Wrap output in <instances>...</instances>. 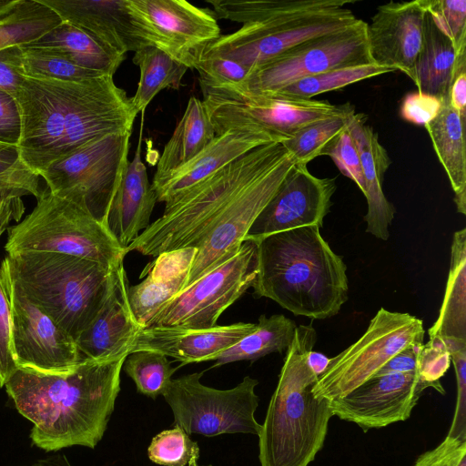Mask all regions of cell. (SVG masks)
Here are the masks:
<instances>
[{"mask_svg":"<svg viewBox=\"0 0 466 466\" xmlns=\"http://www.w3.org/2000/svg\"><path fill=\"white\" fill-rule=\"evenodd\" d=\"M13 96L21 116L20 158L37 176L93 139L132 133L137 116L113 76L80 81L22 76Z\"/></svg>","mask_w":466,"mask_h":466,"instance_id":"obj_1","label":"cell"},{"mask_svg":"<svg viewBox=\"0 0 466 466\" xmlns=\"http://www.w3.org/2000/svg\"><path fill=\"white\" fill-rule=\"evenodd\" d=\"M127 357L83 360L60 373L17 368L5 387L18 412L33 423V444L46 451L94 449L114 411Z\"/></svg>","mask_w":466,"mask_h":466,"instance_id":"obj_2","label":"cell"},{"mask_svg":"<svg viewBox=\"0 0 466 466\" xmlns=\"http://www.w3.org/2000/svg\"><path fill=\"white\" fill-rule=\"evenodd\" d=\"M216 18L243 24L220 35L195 57H224L253 69L309 39L360 21L351 0H206Z\"/></svg>","mask_w":466,"mask_h":466,"instance_id":"obj_3","label":"cell"},{"mask_svg":"<svg viewBox=\"0 0 466 466\" xmlns=\"http://www.w3.org/2000/svg\"><path fill=\"white\" fill-rule=\"evenodd\" d=\"M256 298L272 299L295 316L325 319L348 300L347 266L318 226L301 227L253 240Z\"/></svg>","mask_w":466,"mask_h":466,"instance_id":"obj_4","label":"cell"},{"mask_svg":"<svg viewBox=\"0 0 466 466\" xmlns=\"http://www.w3.org/2000/svg\"><path fill=\"white\" fill-rule=\"evenodd\" d=\"M316 341L312 325L296 327L258 435L261 466H309L323 447L333 413L312 393L318 377L307 360Z\"/></svg>","mask_w":466,"mask_h":466,"instance_id":"obj_5","label":"cell"},{"mask_svg":"<svg viewBox=\"0 0 466 466\" xmlns=\"http://www.w3.org/2000/svg\"><path fill=\"white\" fill-rule=\"evenodd\" d=\"M118 267L107 268L96 261L44 251L6 253L1 266L75 341L104 305Z\"/></svg>","mask_w":466,"mask_h":466,"instance_id":"obj_6","label":"cell"},{"mask_svg":"<svg viewBox=\"0 0 466 466\" xmlns=\"http://www.w3.org/2000/svg\"><path fill=\"white\" fill-rule=\"evenodd\" d=\"M258 147L208 178L165 203L162 216L126 248L157 257L163 252L194 247L235 196L255 176L276 144Z\"/></svg>","mask_w":466,"mask_h":466,"instance_id":"obj_7","label":"cell"},{"mask_svg":"<svg viewBox=\"0 0 466 466\" xmlns=\"http://www.w3.org/2000/svg\"><path fill=\"white\" fill-rule=\"evenodd\" d=\"M32 212L8 228L6 253L44 251L96 261L107 268L123 263L127 255L109 231L86 210L42 190Z\"/></svg>","mask_w":466,"mask_h":466,"instance_id":"obj_8","label":"cell"},{"mask_svg":"<svg viewBox=\"0 0 466 466\" xmlns=\"http://www.w3.org/2000/svg\"><path fill=\"white\" fill-rule=\"evenodd\" d=\"M201 90L216 136L228 130L264 131L287 140L311 123L355 112L350 103L251 93L234 85Z\"/></svg>","mask_w":466,"mask_h":466,"instance_id":"obj_9","label":"cell"},{"mask_svg":"<svg viewBox=\"0 0 466 466\" xmlns=\"http://www.w3.org/2000/svg\"><path fill=\"white\" fill-rule=\"evenodd\" d=\"M131 133L93 139L39 174L49 191L81 207L106 226L108 211L128 163Z\"/></svg>","mask_w":466,"mask_h":466,"instance_id":"obj_10","label":"cell"},{"mask_svg":"<svg viewBox=\"0 0 466 466\" xmlns=\"http://www.w3.org/2000/svg\"><path fill=\"white\" fill-rule=\"evenodd\" d=\"M423 321L380 309L363 335L333 358L312 387L315 398H342L372 378L396 354L423 344Z\"/></svg>","mask_w":466,"mask_h":466,"instance_id":"obj_11","label":"cell"},{"mask_svg":"<svg viewBox=\"0 0 466 466\" xmlns=\"http://www.w3.org/2000/svg\"><path fill=\"white\" fill-rule=\"evenodd\" d=\"M202 374L194 372L172 379L164 391L174 415V425L188 435H258L261 424L255 419L259 401L255 388L258 380L246 376L232 389L218 390L202 384Z\"/></svg>","mask_w":466,"mask_h":466,"instance_id":"obj_12","label":"cell"},{"mask_svg":"<svg viewBox=\"0 0 466 466\" xmlns=\"http://www.w3.org/2000/svg\"><path fill=\"white\" fill-rule=\"evenodd\" d=\"M296 163L282 143L235 196L197 246L185 289L240 248L253 222Z\"/></svg>","mask_w":466,"mask_h":466,"instance_id":"obj_13","label":"cell"},{"mask_svg":"<svg viewBox=\"0 0 466 466\" xmlns=\"http://www.w3.org/2000/svg\"><path fill=\"white\" fill-rule=\"evenodd\" d=\"M256 254L255 241L244 240L234 256L167 301L147 327L208 329L216 326L221 314L251 288L257 273Z\"/></svg>","mask_w":466,"mask_h":466,"instance_id":"obj_14","label":"cell"},{"mask_svg":"<svg viewBox=\"0 0 466 466\" xmlns=\"http://www.w3.org/2000/svg\"><path fill=\"white\" fill-rule=\"evenodd\" d=\"M368 23L302 42L253 69L239 85L251 93L273 94L305 77L346 66L373 63L368 48Z\"/></svg>","mask_w":466,"mask_h":466,"instance_id":"obj_15","label":"cell"},{"mask_svg":"<svg viewBox=\"0 0 466 466\" xmlns=\"http://www.w3.org/2000/svg\"><path fill=\"white\" fill-rule=\"evenodd\" d=\"M127 5L149 46L190 69L196 54L220 36L209 8L185 0H127Z\"/></svg>","mask_w":466,"mask_h":466,"instance_id":"obj_16","label":"cell"},{"mask_svg":"<svg viewBox=\"0 0 466 466\" xmlns=\"http://www.w3.org/2000/svg\"><path fill=\"white\" fill-rule=\"evenodd\" d=\"M5 277L12 308L11 345L17 368L43 373L74 368L80 362L76 341Z\"/></svg>","mask_w":466,"mask_h":466,"instance_id":"obj_17","label":"cell"},{"mask_svg":"<svg viewBox=\"0 0 466 466\" xmlns=\"http://www.w3.org/2000/svg\"><path fill=\"white\" fill-rule=\"evenodd\" d=\"M336 179L312 175L307 165L295 163L276 194L257 217L244 240L301 227L323 226L332 206Z\"/></svg>","mask_w":466,"mask_h":466,"instance_id":"obj_18","label":"cell"},{"mask_svg":"<svg viewBox=\"0 0 466 466\" xmlns=\"http://www.w3.org/2000/svg\"><path fill=\"white\" fill-rule=\"evenodd\" d=\"M432 386L418 371L374 376L346 396L329 400L333 416L364 431L410 418L422 392Z\"/></svg>","mask_w":466,"mask_h":466,"instance_id":"obj_19","label":"cell"},{"mask_svg":"<svg viewBox=\"0 0 466 466\" xmlns=\"http://www.w3.org/2000/svg\"><path fill=\"white\" fill-rule=\"evenodd\" d=\"M425 14L422 0L379 5L367 28L372 62L410 78L422 46Z\"/></svg>","mask_w":466,"mask_h":466,"instance_id":"obj_20","label":"cell"},{"mask_svg":"<svg viewBox=\"0 0 466 466\" xmlns=\"http://www.w3.org/2000/svg\"><path fill=\"white\" fill-rule=\"evenodd\" d=\"M60 17L126 55L149 46L127 0H40Z\"/></svg>","mask_w":466,"mask_h":466,"instance_id":"obj_21","label":"cell"},{"mask_svg":"<svg viewBox=\"0 0 466 466\" xmlns=\"http://www.w3.org/2000/svg\"><path fill=\"white\" fill-rule=\"evenodd\" d=\"M257 323L238 322L208 329L147 327L136 336L130 353L151 350L182 364L215 360L225 350L251 333Z\"/></svg>","mask_w":466,"mask_h":466,"instance_id":"obj_22","label":"cell"},{"mask_svg":"<svg viewBox=\"0 0 466 466\" xmlns=\"http://www.w3.org/2000/svg\"><path fill=\"white\" fill-rule=\"evenodd\" d=\"M128 286L123 263L117 268L110 293L98 314L76 340L80 361L117 360L130 354L142 327L130 310Z\"/></svg>","mask_w":466,"mask_h":466,"instance_id":"obj_23","label":"cell"},{"mask_svg":"<svg viewBox=\"0 0 466 466\" xmlns=\"http://www.w3.org/2000/svg\"><path fill=\"white\" fill-rule=\"evenodd\" d=\"M286 139L264 131L228 130L218 135L198 155L158 180L152 188L158 202H167L248 152Z\"/></svg>","mask_w":466,"mask_h":466,"instance_id":"obj_24","label":"cell"},{"mask_svg":"<svg viewBox=\"0 0 466 466\" xmlns=\"http://www.w3.org/2000/svg\"><path fill=\"white\" fill-rule=\"evenodd\" d=\"M197 253L189 247L158 254L142 270L143 279L128 286L127 299L136 321L147 328L157 312L185 289Z\"/></svg>","mask_w":466,"mask_h":466,"instance_id":"obj_25","label":"cell"},{"mask_svg":"<svg viewBox=\"0 0 466 466\" xmlns=\"http://www.w3.org/2000/svg\"><path fill=\"white\" fill-rule=\"evenodd\" d=\"M143 122L144 117L135 156L125 168L106 219L109 231L125 249L150 225L157 202L141 157Z\"/></svg>","mask_w":466,"mask_h":466,"instance_id":"obj_26","label":"cell"},{"mask_svg":"<svg viewBox=\"0 0 466 466\" xmlns=\"http://www.w3.org/2000/svg\"><path fill=\"white\" fill-rule=\"evenodd\" d=\"M348 128L359 151L366 184V232L377 238L387 240L390 237L389 227L392 223L396 210L383 193L382 182L391 160L387 150L380 143L378 134L366 124L364 114H353Z\"/></svg>","mask_w":466,"mask_h":466,"instance_id":"obj_27","label":"cell"},{"mask_svg":"<svg viewBox=\"0 0 466 466\" xmlns=\"http://www.w3.org/2000/svg\"><path fill=\"white\" fill-rule=\"evenodd\" d=\"M466 69V52H457L451 41L426 12L422 46L410 79L417 91L444 99L456 76Z\"/></svg>","mask_w":466,"mask_h":466,"instance_id":"obj_28","label":"cell"},{"mask_svg":"<svg viewBox=\"0 0 466 466\" xmlns=\"http://www.w3.org/2000/svg\"><path fill=\"white\" fill-rule=\"evenodd\" d=\"M465 123L451 106L448 96L441 100L437 116L424 126L454 192L457 211L462 215H466Z\"/></svg>","mask_w":466,"mask_h":466,"instance_id":"obj_29","label":"cell"},{"mask_svg":"<svg viewBox=\"0 0 466 466\" xmlns=\"http://www.w3.org/2000/svg\"><path fill=\"white\" fill-rule=\"evenodd\" d=\"M28 46L55 53L80 67L108 76H114L125 59V55L66 22Z\"/></svg>","mask_w":466,"mask_h":466,"instance_id":"obj_30","label":"cell"},{"mask_svg":"<svg viewBox=\"0 0 466 466\" xmlns=\"http://www.w3.org/2000/svg\"><path fill=\"white\" fill-rule=\"evenodd\" d=\"M216 137L202 100L190 96L183 116L158 158L153 181L188 162Z\"/></svg>","mask_w":466,"mask_h":466,"instance_id":"obj_31","label":"cell"},{"mask_svg":"<svg viewBox=\"0 0 466 466\" xmlns=\"http://www.w3.org/2000/svg\"><path fill=\"white\" fill-rule=\"evenodd\" d=\"M430 339L466 341V228L453 234L451 265L437 320L428 330Z\"/></svg>","mask_w":466,"mask_h":466,"instance_id":"obj_32","label":"cell"},{"mask_svg":"<svg viewBox=\"0 0 466 466\" xmlns=\"http://www.w3.org/2000/svg\"><path fill=\"white\" fill-rule=\"evenodd\" d=\"M296 327L295 321L283 314L261 315L256 329L220 353L212 368L235 361L256 360L273 352L286 353L293 340Z\"/></svg>","mask_w":466,"mask_h":466,"instance_id":"obj_33","label":"cell"},{"mask_svg":"<svg viewBox=\"0 0 466 466\" xmlns=\"http://www.w3.org/2000/svg\"><path fill=\"white\" fill-rule=\"evenodd\" d=\"M133 63L140 71L137 92L131 97L137 114L144 112L161 90L179 89L182 78L188 69L167 53L152 46L136 51Z\"/></svg>","mask_w":466,"mask_h":466,"instance_id":"obj_34","label":"cell"},{"mask_svg":"<svg viewBox=\"0 0 466 466\" xmlns=\"http://www.w3.org/2000/svg\"><path fill=\"white\" fill-rule=\"evenodd\" d=\"M61 23L56 13L40 0H18L0 17V51L31 44Z\"/></svg>","mask_w":466,"mask_h":466,"instance_id":"obj_35","label":"cell"},{"mask_svg":"<svg viewBox=\"0 0 466 466\" xmlns=\"http://www.w3.org/2000/svg\"><path fill=\"white\" fill-rule=\"evenodd\" d=\"M5 54L14 69L27 77L80 81L108 76L80 67L59 55L28 45L6 48Z\"/></svg>","mask_w":466,"mask_h":466,"instance_id":"obj_36","label":"cell"},{"mask_svg":"<svg viewBox=\"0 0 466 466\" xmlns=\"http://www.w3.org/2000/svg\"><path fill=\"white\" fill-rule=\"evenodd\" d=\"M356 112L340 114L311 123L295 132L282 145L297 163L308 165L324 156L339 136L349 127Z\"/></svg>","mask_w":466,"mask_h":466,"instance_id":"obj_37","label":"cell"},{"mask_svg":"<svg viewBox=\"0 0 466 466\" xmlns=\"http://www.w3.org/2000/svg\"><path fill=\"white\" fill-rule=\"evenodd\" d=\"M393 71L374 63L339 67L305 77L273 94L311 99L317 95Z\"/></svg>","mask_w":466,"mask_h":466,"instance_id":"obj_38","label":"cell"},{"mask_svg":"<svg viewBox=\"0 0 466 466\" xmlns=\"http://www.w3.org/2000/svg\"><path fill=\"white\" fill-rule=\"evenodd\" d=\"M122 368L135 382L137 392L153 400L163 395L177 369L171 367L167 356L151 350L130 353Z\"/></svg>","mask_w":466,"mask_h":466,"instance_id":"obj_39","label":"cell"},{"mask_svg":"<svg viewBox=\"0 0 466 466\" xmlns=\"http://www.w3.org/2000/svg\"><path fill=\"white\" fill-rule=\"evenodd\" d=\"M147 456L161 466H198L200 450L182 428L174 425L153 437Z\"/></svg>","mask_w":466,"mask_h":466,"instance_id":"obj_40","label":"cell"},{"mask_svg":"<svg viewBox=\"0 0 466 466\" xmlns=\"http://www.w3.org/2000/svg\"><path fill=\"white\" fill-rule=\"evenodd\" d=\"M436 26L451 41L457 52H466V1L422 0Z\"/></svg>","mask_w":466,"mask_h":466,"instance_id":"obj_41","label":"cell"},{"mask_svg":"<svg viewBox=\"0 0 466 466\" xmlns=\"http://www.w3.org/2000/svg\"><path fill=\"white\" fill-rule=\"evenodd\" d=\"M39 177L23 163L17 146L0 142V187L21 189L37 198L42 191Z\"/></svg>","mask_w":466,"mask_h":466,"instance_id":"obj_42","label":"cell"},{"mask_svg":"<svg viewBox=\"0 0 466 466\" xmlns=\"http://www.w3.org/2000/svg\"><path fill=\"white\" fill-rule=\"evenodd\" d=\"M192 69L198 73L201 89L239 85L250 74L246 66L224 57L196 58Z\"/></svg>","mask_w":466,"mask_h":466,"instance_id":"obj_43","label":"cell"},{"mask_svg":"<svg viewBox=\"0 0 466 466\" xmlns=\"http://www.w3.org/2000/svg\"><path fill=\"white\" fill-rule=\"evenodd\" d=\"M442 340L449 350L457 381L455 411L447 436L466 440V342L455 339Z\"/></svg>","mask_w":466,"mask_h":466,"instance_id":"obj_44","label":"cell"},{"mask_svg":"<svg viewBox=\"0 0 466 466\" xmlns=\"http://www.w3.org/2000/svg\"><path fill=\"white\" fill-rule=\"evenodd\" d=\"M12 308L6 277L0 267V388L17 369L11 345Z\"/></svg>","mask_w":466,"mask_h":466,"instance_id":"obj_45","label":"cell"},{"mask_svg":"<svg viewBox=\"0 0 466 466\" xmlns=\"http://www.w3.org/2000/svg\"><path fill=\"white\" fill-rule=\"evenodd\" d=\"M451 365V355L446 343L439 338H432L421 348L418 367L420 378L430 383L441 394H445L440 379Z\"/></svg>","mask_w":466,"mask_h":466,"instance_id":"obj_46","label":"cell"},{"mask_svg":"<svg viewBox=\"0 0 466 466\" xmlns=\"http://www.w3.org/2000/svg\"><path fill=\"white\" fill-rule=\"evenodd\" d=\"M348 127L339 136L324 156H329L339 170L354 181L365 195L366 184L359 151Z\"/></svg>","mask_w":466,"mask_h":466,"instance_id":"obj_47","label":"cell"},{"mask_svg":"<svg viewBox=\"0 0 466 466\" xmlns=\"http://www.w3.org/2000/svg\"><path fill=\"white\" fill-rule=\"evenodd\" d=\"M441 107L440 98L416 91L403 97L400 114L407 122L424 127L437 116Z\"/></svg>","mask_w":466,"mask_h":466,"instance_id":"obj_48","label":"cell"},{"mask_svg":"<svg viewBox=\"0 0 466 466\" xmlns=\"http://www.w3.org/2000/svg\"><path fill=\"white\" fill-rule=\"evenodd\" d=\"M414 466H466V440L446 436L436 448L419 456Z\"/></svg>","mask_w":466,"mask_h":466,"instance_id":"obj_49","label":"cell"},{"mask_svg":"<svg viewBox=\"0 0 466 466\" xmlns=\"http://www.w3.org/2000/svg\"><path fill=\"white\" fill-rule=\"evenodd\" d=\"M21 116L15 97L0 90V142L18 146Z\"/></svg>","mask_w":466,"mask_h":466,"instance_id":"obj_50","label":"cell"},{"mask_svg":"<svg viewBox=\"0 0 466 466\" xmlns=\"http://www.w3.org/2000/svg\"><path fill=\"white\" fill-rule=\"evenodd\" d=\"M25 195L27 194L21 189L0 187V237L11 220H20L25 211L22 200Z\"/></svg>","mask_w":466,"mask_h":466,"instance_id":"obj_51","label":"cell"},{"mask_svg":"<svg viewBox=\"0 0 466 466\" xmlns=\"http://www.w3.org/2000/svg\"><path fill=\"white\" fill-rule=\"evenodd\" d=\"M422 346L423 344L414 345L396 354L376 373L375 376L389 373L418 371L420 354Z\"/></svg>","mask_w":466,"mask_h":466,"instance_id":"obj_52","label":"cell"},{"mask_svg":"<svg viewBox=\"0 0 466 466\" xmlns=\"http://www.w3.org/2000/svg\"><path fill=\"white\" fill-rule=\"evenodd\" d=\"M451 106L466 119V69L461 71L453 80L450 93Z\"/></svg>","mask_w":466,"mask_h":466,"instance_id":"obj_53","label":"cell"},{"mask_svg":"<svg viewBox=\"0 0 466 466\" xmlns=\"http://www.w3.org/2000/svg\"><path fill=\"white\" fill-rule=\"evenodd\" d=\"M22 80L14 67L8 63L5 57V49L0 51V90L12 96L15 95Z\"/></svg>","mask_w":466,"mask_h":466,"instance_id":"obj_54","label":"cell"},{"mask_svg":"<svg viewBox=\"0 0 466 466\" xmlns=\"http://www.w3.org/2000/svg\"><path fill=\"white\" fill-rule=\"evenodd\" d=\"M329 359L321 352L313 350L308 354V365L311 371L319 378L326 370Z\"/></svg>","mask_w":466,"mask_h":466,"instance_id":"obj_55","label":"cell"},{"mask_svg":"<svg viewBox=\"0 0 466 466\" xmlns=\"http://www.w3.org/2000/svg\"><path fill=\"white\" fill-rule=\"evenodd\" d=\"M18 0H0V17L11 11Z\"/></svg>","mask_w":466,"mask_h":466,"instance_id":"obj_56","label":"cell"},{"mask_svg":"<svg viewBox=\"0 0 466 466\" xmlns=\"http://www.w3.org/2000/svg\"><path fill=\"white\" fill-rule=\"evenodd\" d=\"M48 466H72L66 458H61L54 461Z\"/></svg>","mask_w":466,"mask_h":466,"instance_id":"obj_57","label":"cell"},{"mask_svg":"<svg viewBox=\"0 0 466 466\" xmlns=\"http://www.w3.org/2000/svg\"><path fill=\"white\" fill-rule=\"evenodd\" d=\"M205 466H211V465H205Z\"/></svg>","mask_w":466,"mask_h":466,"instance_id":"obj_58","label":"cell"}]
</instances>
